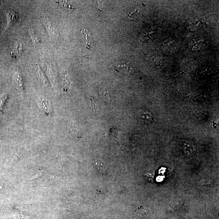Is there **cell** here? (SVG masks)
<instances>
[{"mask_svg": "<svg viewBox=\"0 0 219 219\" xmlns=\"http://www.w3.org/2000/svg\"><path fill=\"white\" fill-rule=\"evenodd\" d=\"M7 17V24L6 29L11 28L18 20L19 16L17 12L12 9H7L6 11Z\"/></svg>", "mask_w": 219, "mask_h": 219, "instance_id": "cell-1", "label": "cell"}, {"mask_svg": "<svg viewBox=\"0 0 219 219\" xmlns=\"http://www.w3.org/2000/svg\"><path fill=\"white\" fill-rule=\"evenodd\" d=\"M39 108L45 115L48 116L51 112V104L50 101L44 98L39 99L38 101Z\"/></svg>", "mask_w": 219, "mask_h": 219, "instance_id": "cell-2", "label": "cell"}, {"mask_svg": "<svg viewBox=\"0 0 219 219\" xmlns=\"http://www.w3.org/2000/svg\"><path fill=\"white\" fill-rule=\"evenodd\" d=\"M14 81L16 88L19 92L22 94L24 92V83L22 74L19 72H16L14 75Z\"/></svg>", "mask_w": 219, "mask_h": 219, "instance_id": "cell-3", "label": "cell"}, {"mask_svg": "<svg viewBox=\"0 0 219 219\" xmlns=\"http://www.w3.org/2000/svg\"><path fill=\"white\" fill-rule=\"evenodd\" d=\"M182 147L185 153L187 155H191L194 150V147L192 144L187 141L182 143Z\"/></svg>", "mask_w": 219, "mask_h": 219, "instance_id": "cell-4", "label": "cell"}, {"mask_svg": "<svg viewBox=\"0 0 219 219\" xmlns=\"http://www.w3.org/2000/svg\"><path fill=\"white\" fill-rule=\"evenodd\" d=\"M81 34L86 45L87 46L88 48H89L90 45L89 42H88V39H89V37L90 36V35L88 31L85 29H83L82 30Z\"/></svg>", "mask_w": 219, "mask_h": 219, "instance_id": "cell-5", "label": "cell"}, {"mask_svg": "<svg viewBox=\"0 0 219 219\" xmlns=\"http://www.w3.org/2000/svg\"><path fill=\"white\" fill-rule=\"evenodd\" d=\"M28 33L32 39V42L34 44H37V43L40 42V38L37 35H36L32 30L30 29L28 31Z\"/></svg>", "mask_w": 219, "mask_h": 219, "instance_id": "cell-6", "label": "cell"}, {"mask_svg": "<svg viewBox=\"0 0 219 219\" xmlns=\"http://www.w3.org/2000/svg\"><path fill=\"white\" fill-rule=\"evenodd\" d=\"M142 118L144 121H146L147 122H153V119L152 114L148 112H145L142 114Z\"/></svg>", "mask_w": 219, "mask_h": 219, "instance_id": "cell-7", "label": "cell"}, {"mask_svg": "<svg viewBox=\"0 0 219 219\" xmlns=\"http://www.w3.org/2000/svg\"><path fill=\"white\" fill-rule=\"evenodd\" d=\"M38 67L39 77L43 85H45L47 82V79L46 77V75L43 73V71L39 66H38Z\"/></svg>", "mask_w": 219, "mask_h": 219, "instance_id": "cell-8", "label": "cell"}, {"mask_svg": "<svg viewBox=\"0 0 219 219\" xmlns=\"http://www.w3.org/2000/svg\"><path fill=\"white\" fill-rule=\"evenodd\" d=\"M46 28H47V31L49 33V35H50V37H51L53 35L54 31H53V27L52 25L51 24V23L45 21L44 22Z\"/></svg>", "mask_w": 219, "mask_h": 219, "instance_id": "cell-9", "label": "cell"}, {"mask_svg": "<svg viewBox=\"0 0 219 219\" xmlns=\"http://www.w3.org/2000/svg\"><path fill=\"white\" fill-rule=\"evenodd\" d=\"M8 97V95L7 93H4L0 97V110L2 111L5 103L6 102Z\"/></svg>", "mask_w": 219, "mask_h": 219, "instance_id": "cell-10", "label": "cell"}, {"mask_svg": "<svg viewBox=\"0 0 219 219\" xmlns=\"http://www.w3.org/2000/svg\"><path fill=\"white\" fill-rule=\"evenodd\" d=\"M209 117L207 112H206L205 111H201V112H198L197 115V117L198 120L200 121H204Z\"/></svg>", "mask_w": 219, "mask_h": 219, "instance_id": "cell-11", "label": "cell"}, {"mask_svg": "<svg viewBox=\"0 0 219 219\" xmlns=\"http://www.w3.org/2000/svg\"><path fill=\"white\" fill-rule=\"evenodd\" d=\"M61 5H62V6L64 7L67 8V9H73V7H72L70 5H69L68 2L67 1H62L61 3Z\"/></svg>", "mask_w": 219, "mask_h": 219, "instance_id": "cell-12", "label": "cell"}]
</instances>
